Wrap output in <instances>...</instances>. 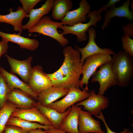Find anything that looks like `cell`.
I'll return each instance as SVG.
<instances>
[{
  "label": "cell",
  "instance_id": "cell-26",
  "mask_svg": "<svg viewBox=\"0 0 133 133\" xmlns=\"http://www.w3.org/2000/svg\"><path fill=\"white\" fill-rule=\"evenodd\" d=\"M18 108L17 106L9 101L6 102L0 110V133L4 131L7 123L12 113Z\"/></svg>",
  "mask_w": 133,
  "mask_h": 133
},
{
  "label": "cell",
  "instance_id": "cell-28",
  "mask_svg": "<svg viewBox=\"0 0 133 133\" xmlns=\"http://www.w3.org/2000/svg\"><path fill=\"white\" fill-rule=\"evenodd\" d=\"M121 41L123 51L133 58V39L127 35H123Z\"/></svg>",
  "mask_w": 133,
  "mask_h": 133
},
{
  "label": "cell",
  "instance_id": "cell-29",
  "mask_svg": "<svg viewBox=\"0 0 133 133\" xmlns=\"http://www.w3.org/2000/svg\"><path fill=\"white\" fill-rule=\"evenodd\" d=\"M41 0H19L22 5V8L27 15L30 11Z\"/></svg>",
  "mask_w": 133,
  "mask_h": 133
},
{
  "label": "cell",
  "instance_id": "cell-35",
  "mask_svg": "<svg viewBox=\"0 0 133 133\" xmlns=\"http://www.w3.org/2000/svg\"><path fill=\"white\" fill-rule=\"evenodd\" d=\"M44 131L49 133H68L61 130H57L55 129L53 127Z\"/></svg>",
  "mask_w": 133,
  "mask_h": 133
},
{
  "label": "cell",
  "instance_id": "cell-25",
  "mask_svg": "<svg viewBox=\"0 0 133 133\" xmlns=\"http://www.w3.org/2000/svg\"><path fill=\"white\" fill-rule=\"evenodd\" d=\"M10 125L19 127L29 131L39 128L45 130L53 127L43 125L37 122H32L19 117L12 116L9 118L6 125Z\"/></svg>",
  "mask_w": 133,
  "mask_h": 133
},
{
  "label": "cell",
  "instance_id": "cell-18",
  "mask_svg": "<svg viewBox=\"0 0 133 133\" xmlns=\"http://www.w3.org/2000/svg\"><path fill=\"white\" fill-rule=\"evenodd\" d=\"M69 90L52 86L40 92L38 95L37 102L45 106H47L54 101L68 93Z\"/></svg>",
  "mask_w": 133,
  "mask_h": 133
},
{
  "label": "cell",
  "instance_id": "cell-11",
  "mask_svg": "<svg viewBox=\"0 0 133 133\" xmlns=\"http://www.w3.org/2000/svg\"><path fill=\"white\" fill-rule=\"evenodd\" d=\"M4 55L11 67L10 73L17 74L23 82L28 83L32 72L31 64L33 57L30 56L26 59L20 60L13 58L6 54Z\"/></svg>",
  "mask_w": 133,
  "mask_h": 133
},
{
  "label": "cell",
  "instance_id": "cell-15",
  "mask_svg": "<svg viewBox=\"0 0 133 133\" xmlns=\"http://www.w3.org/2000/svg\"><path fill=\"white\" fill-rule=\"evenodd\" d=\"M11 116L19 117L33 122H38L46 126H53L51 123L35 107L28 109L17 108Z\"/></svg>",
  "mask_w": 133,
  "mask_h": 133
},
{
  "label": "cell",
  "instance_id": "cell-16",
  "mask_svg": "<svg viewBox=\"0 0 133 133\" xmlns=\"http://www.w3.org/2000/svg\"><path fill=\"white\" fill-rule=\"evenodd\" d=\"M30 95L17 88L11 90L7 98V101L11 102L18 108L28 109L35 107L36 102Z\"/></svg>",
  "mask_w": 133,
  "mask_h": 133
},
{
  "label": "cell",
  "instance_id": "cell-13",
  "mask_svg": "<svg viewBox=\"0 0 133 133\" xmlns=\"http://www.w3.org/2000/svg\"><path fill=\"white\" fill-rule=\"evenodd\" d=\"M78 130L79 133H106L102 130L99 121L94 119L92 115L78 107Z\"/></svg>",
  "mask_w": 133,
  "mask_h": 133
},
{
  "label": "cell",
  "instance_id": "cell-19",
  "mask_svg": "<svg viewBox=\"0 0 133 133\" xmlns=\"http://www.w3.org/2000/svg\"><path fill=\"white\" fill-rule=\"evenodd\" d=\"M0 72L4 76L7 84L11 90L14 88L19 89L27 93L33 99L37 100L38 95L33 92L28 83L21 81L15 74L8 72L1 66Z\"/></svg>",
  "mask_w": 133,
  "mask_h": 133
},
{
  "label": "cell",
  "instance_id": "cell-37",
  "mask_svg": "<svg viewBox=\"0 0 133 133\" xmlns=\"http://www.w3.org/2000/svg\"><path fill=\"white\" fill-rule=\"evenodd\" d=\"M131 7V11L133 12V1L132 0L131 2L130 5Z\"/></svg>",
  "mask_w": 133,
  "mask_h": 133
},
{
  "label": "cell",
  "instance_id": "cell-31",
  "mask_svg": "<svg viewBox=\"0 0 133 133\" xmlns=\"http://www.w3.org/2000/svg\"><path fill=\"white\" fill-rule=\"evenodd\" d=\"M120 0H110L105 5L100 9L96 10V15L98 16L100 15V14L104 10L108 9V8L115 6L117 2L120 1Z\"/></svg>",
  "mask_w": 133,
  "mask_h": 133
},
{
  "label": "cell",
  "instance_id": "cell-10",
  "mask_svg": "<svg viewBox=\"0 0 133 133\" xmlns=\"http://www.w3.org/2000/svg\"><path fill=\"white\" fill-rule=\"evenodd\" d=\"M89 40L86 46L81 48L76 45V49L81 53V62L83 65L84 62L87 57L97 54L104 53L113 55L115 53L112 50L109 48H101L98 46L96 43V31L93 27L89 28L88 30Z\"/></svg>",
  "mask_w": 133,
  "mask_h": 133
},
{
  "label": "cell",
  "instance_id": "cell-4",
  "mask_svg": "<svg viewBox=\"0 0 133 133\" xmlns=\"http://www.w3.org/2000/svg\"><path fill=\"white\" fill-rule=\"evenodd\" d=\"M110 54L100 53L94 55L87 58L83 65L82 74L83 77L80 80L79 87L87 91L90 77L96 71L97 69L103 64L112 61Z\"/></svg>",
  "mask_w": 133,
  "mask_h": 133
},
{
  "label": "cell",
  "instance_id": "cell-17",
  "mask_svg": "<svg viewBox=\"0 0 133 133\" xmlns=\"http://www.w3.org/2000/svg\"><path fill=\"white\" fill-rule=\"evenodd\" d=\"M12 8L9 9V13L8 14L0 15V22L8 23L12 25L14 31L19 32L21 33L23 30L22 22L23 20L27 15L22 7L18 6L15 12L13 11Z\"/></svg>",
  "mask_w": 133,
  "mask_h": 133
},
{
  "label": "cell",
  "instance_id": "cell-9",
  "mask_svg": "<svg viewBox=\"0 0 133 133\" xmlns=\"http://www.w3.org/2000/svg\"><path fill=\"white\" fill-rule=\"evenodd\" d=\"M28 83L33 92L38 95L41 91L52 86L50 79L44 72L42 67L39 65L32 67Z\"/></svg>",
  "mask_w": 133,
  "mask_h": 133
},
{
  "label": "cell",
  "instance_id": "cell-40",
  "mask_svg": "<svg viewBox=\"0 0 133 133\" xmlns=\"http://www.w3.org/2000/svg\"></svg>",
  "mask_w": 133,
  "mask_h": 133
},
{
  "label": "cell",
  "instance_id": "cell-5",
  "mask_svg": "<svg viewBox=\"0 0 133 133\" xmlns=\"http://www.w3.org/2000/svg\"><path fill=\"white\" fill-rule=\"evenodd\" d=\"M111 61L100 66L99 69L96 71L92 75L91 82L99 83L100 87L98 94L103 96L109 88L118 84L117 76L112 71Z\"/></svg>",
  "mask_w": 133,
  "mask_h": 133
},
{
  "label": "cell",
  "instance_id": "cell-22",
  "mask_svg": "<svg viewBox=\"0 0 133 133\" xmlns=\"http://www.w3.org/2000/svg\"><path fill=\"white\" fill-rule=\"evenodd\" d=\"M35 107L37 108L51 123L55 129L60 130L61 123L65 116L70 111L71 107H69L64 113H59L47 106H43L36 102Z\"/></svg>",
  "mask_w": 133,
  "mask_h": 133
},
{
  "label": "cell",
  "instance_id": "cell-20",
  "mask_svg": "<svg viewBox=\"0 0 133 133\" xmlns=\"http://www.w3.org/2000/svg\"><path fill=\"white\" fill-rule=\"evenodd\" d=\"M21 33L13 34L4 33L0 31V36L7 39L8 42L16 43L21 49H24L30 51H34L38 48V41L35 39H30L21 36Z\"/></svg>",
  "mask_w": 133,
  "mask_h": 133
},
{
  "label": "cell",
  "instance_id": "cell-1",
  "mask_svg": "<svg viewBox=\"0 0 133 133\" xmlns=\"http://www.w3.org/2000/svg\"><path fill=\"white\" fill-rule=\"evenodd\" d=\"M63 52L64 59L60 67L53 73L46 74L52 86L68 90L80 89V78L83 66L81 62L80 53L71 46L65 47Z\"/></svg>",
  "mask_w": 133,
  "mask_h": 133
},
{
  "label": "cell",
  "instance_id": "cell-33",
  "mask_svg": "<svg viewBox=\"0 0 133 133\" xmlns=\"http://www.w3.org/2000/svg\"><path fill=\"white\" fill-rule=\"evenodd\" d=\"M0 42V59L2 55L6 54L9 48L8 45V41L3 38Z\"/></svg>",
  "mask_w": 133,
  "mask_h": 133
},
{
  "label": "cell",
  "instance_id": "cell-8",
  "mask_svg": "<svg viewBox=\"0 0 133 133\" xmlns=\"http://www.w3.org/2000/svg\"><path fill=\"white\" fill-rule=\"evenodd\" d=\"M89 92L90 95L88 98L78 102L75 105L83 106V110L86 111L92 115L98 116L102 110L108 108L109 105L108 99L103 96L96 94L94 90H90Z\"/></svg>",
  "mask_w": 133,
  "mask_h": 133
},
{
  "label": "cell",
  "instance_id": "cell-3",
  "mask_svg": "<svg viewBox=\"0 0 133 133\" xmlns=\"http://www.w3.org/2000/svg\"><path fill=\"white\" fill-rule=\"evenodd\" d=\"M63 25L62 23L52 20L50 17L44 16L33 26L28 30L30 33H36L50 37L58 41L63 47L68 43L67 39L57 31V28Z\"/></svg>",
  "mask_w": 133,
  "mask_h": 133
},
{
  "label": "cell",
  "instance_id": "cell-38",
  "mask_svg": "<svg viewBox=\"0 0 133 133\" xmlns=\"http://www.w3.org/2000/svg\"><path fill=\"white\" fill-rule=\"evenodd\" d=\"M129 133H132L131 130H129Z\"/></svg>",
  "mask_w": 133,
  "mask_h": 133
},
{
  "label": "cell",
  "instance_id": "cell-30",
  "mask_svg": "<svg viewBox=\"0 0 133 133\" xmlns=\"http://www.w3.org/2000/svg\"><path fill=\"white\" fill-rule=\"evenodd\" d=\"M4 132V133H29V131L20 127L11 125H6Z\"/></svg>",
  "mask_w": 133,
  "mask_h": 133
},
{
  "label": "cell",
  "instance_id": "cell-12",
  "mask_svg": "<svg viewBox=\"0 0 133 133\" xmlns=\"http://www.w3.org/2000/svg\"><path fill=\"white\" fill-rule=\"evenodd\" d=\"M79 6L77 8L68 12L61 20L63 25L72 26L86 21V16L90 12L91 6L86 0H81Z\"/></svg>",
  "mask_w": 133,
  "mask_h": 133
},
{
  "label": "cell",
  "instance_id": "cell-24",
  "mask_svg": "<svg viewBox=\"0 0 133 133\" xmlns=\"http://www.w3.org/2000/svg\"><path fill=\"white\" fill-rule=\"evenodd\" d=\"M73 7L71 0H55L52 9L51 17L56 20H61Z\"/></svg>",
  "mask_w": 133,
  "mask_h": 133
},
{
  "label": "cell",
  "instance_id": "cell-14",
  "mask_svg": "<svg viewBox=\"0 0 133 133\" xmlns=\"http://www.w3.org/2000/svg\"><path fill=\"white\" fill-rule=\"evenodd\" d=\"M130 1V0H127L120 6L116 7L114 6L105 10L101 29H103L108 26L112 18L115 17L125 18L130 21H133V12L130 11L129 8Z\"/></svg>",
  "mask_w": 133,
  "mask_h": 133
},
{
  "label": "cell",
  "instance_id": "cell-23",
  "mask_svg": "<svg viewBox=\"0 0 133 133\" xmlns=\"http://www.w3.org/2000/svg\"><path fill=\"white\" fill-rule=\"evenodd\" d=\"M69 113L63 120L60 130L68 133H79L78 107L73 104Z\"/></svg>",
  "mask_w": 133,
  "mask_h": 133
},
{
  "label": "cell",
  "instance_id": "cell-39",
  "mask_svg": "<svg viewBox=\"0 0 133 133\" xmlns=\"http://www.w3.org/2000/svg\"><path fill=\"white\" fill-rule=\"evenodd\" d=\"M4 133V132H3V133Z\"/></svg>",
  "mask_w": 133,
  "mask_h": 133
},
{
  "label": "cell",
  "instance_id": "cell-36",
  "mask_svg": "<svg viewBox=\"0 0 133 133\" xmlns=\"http://www.w3.org/2000/svg\"><path fill=\"white\" fill-rule=\"evenodd\" d=\"M29 133H49L43 131L41 128L31 130L29 131Z\"/></svg>",
  "mask_w": 133,
  "mask_h": 133
},
{
  "label": "cell",
  "instance_id": "cell-7",
  "mask_svg": "<svg viewBox=\"0 0 133 133\" xmlns=\"http://www.w3.org/2000/svg\"><path fill=\"white\" fill-rule=\"evenodd\" d=\"M61 100L53 102L47 106L62 113L65 112L69 107L78 102L88 98L90 95L89 92L84 89L73 88L70 89L68 94Z\"/></svg>",
  "mask_w": 133,
  "mask_h": 133
},
{
  "label": "cell",
  "instance_id": "cell-2",
  "mask_svg": "<svg viewBox=\"0 0 133 133\" xmlns=\"http://www.w3.org/2000/svg\"><path fill=\"white\" fill-rule=\"evenodd\" d=\"M111 67L117 76L119 86H128L133 79V58L123 51L113 55Z\"/></svg>",
  "mask_w": 133,
  "mask_h": 133
},
{
  "label": "cell",
  "instance_id": "cell-27",
  "mask_svg": "<svg viewBox=\"0 0 133 133\" xmlns=\"http://www.w3.org/2000/svg\"><path fill=\"white\" fill-rule=\"evenodd\" d=\"M11 90L7 84L4 76L0 72V107L1 109L7 101V97Z\"/></svg>",
  "mask_w": 133,
  "mask_h": 133
},
{
  "label": "cell",
  "instance_id": "cell-32",
  "mask_svg": "<svg viewBox=\"0 0 133 133\" xmlns=\"http://www.w3.org/2000/svg\"><path fill=\"white\" fill-rule=\"evenodd\" d=\"M96 116L99 119H101L103 122L106 129L107 132L106 133H118L113 131L110 128L106 122L104 115L102 112L99 115ZM118 133H129V130L127 128H125L124 129L122 132Z\"/></svg>",
  "mask_w": 133,
  "mask_h": 133
},
{
  "label": "cell",
  "instance_id": "cell-6",
  "mask_svg": "<svg viewBox=\"0 0 133 133\" xmlns=\"http://www.w3.org/2000/svg\"><path fill=\"white\" fill-rule=\"evenodd\" d=\"M96 10L90 12L87 15V18H90L89 21L86 23H79L72 26L62 25L58 28L63 30L61 33L63 35L68 34H72L77 36L76 41L78 42H81L85 41L87 36L86 32L91 26L96 27L97 23L101 19V15H96Z\"/></svg>",
  "mask_w": 133,
  "mask_h": 133
},
{
  "label": "cell",
  "instance_id": "cell-21",
  "mask_svg": "<svg viewBox=\"0 0 133 133\" xmlns=\"http://www.w3.org/2000/svg\"><path fill=\"white\" fill-rule=\"evenodd\" d=\"M54 2V0H47L40 7L32 9L27 16V17L29 18L28 22L22 25L23 29L28 30L34 26L43 17L49 13L52 9Z\"/></svg>",
  "mask_w": 133,
  "mask_h": 133
},
{
  "label": "cell",
  "instance_id": "cell-34",
  "mask_svg": "<svg viewBox=\"0 0 133 133\" xmlns=\"http://www.w3.org/2000/svg\"><path fill=\"white\" fill-rule=\"evenodd\" d=\"M122 32L124 35H126L131 37L133 36V23L130 22L126 23L122 27Z\"/></svg>",
  "mask_w": 133,
  "mask_h": 133
}]
</instances>
